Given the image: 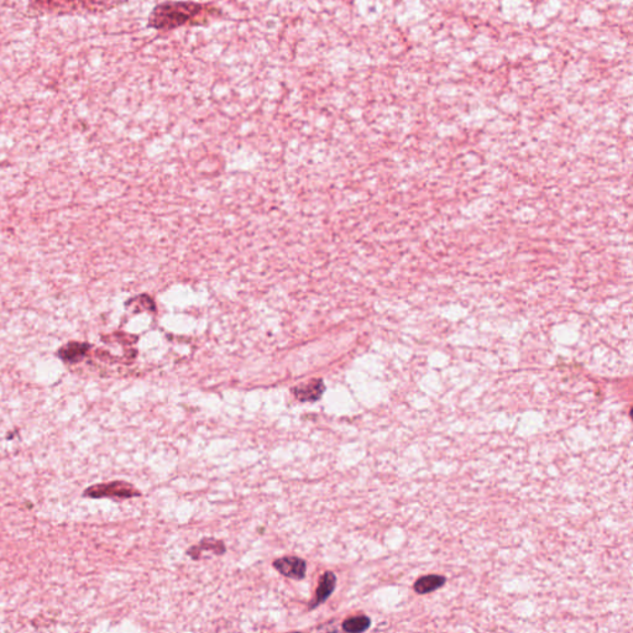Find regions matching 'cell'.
Instances as JSON below:
<instances>
[{
    "label": "cell",
    "mask_w": 633,
    "mask_h": 633,
    "mask_svg": "<svg viewBox=\"0 0 633 633\" xmlns=\"http://www.w3.org/2000/svg\"><path fill=\"white\" fill-rule=\"evenodd\" d=\"M336 574L331 573V572H327V573L323 574V577L320 580V585H318L317 591H315V596H314L313 600L309 602V610H313V609L318 607V606L322 605L323 602L328 600L331 597V595L333 594L334 589H336Z\"/></svg>",
    "instance_id": "obj_7"
},
{
    "label": "cell",
    "mask_w": 633,
    "mask_h": 633,
    "mask_svg": "<svg viewBox=\"0 0 633 633\" xmlns=\"http://www.w3.org/2000/svg\"><path fill=\"white\" fill-rule=\"evenodd\" d=\"M370 618L368 616H355L347 618V621L343 623V630L345 632H364L370 627Z\"/></svg>",
    "instance_id": "obj_9"
},
{
    "label": "cell",
    "mask_w": 633,
    "mask_h": 633,
    "mask_svg": "<svg viewBox=\"0 0 633 633\" xmlns=\"http://www.w3.org/2000/svg\"><path fill=\"white\" fill-rule=\"evenodd\" d=\"M202 549H205V551L210 549V551L214 552L215 554L221 556L226 552V547H224V543H221V542L212 540V538H205V540H201L198 547L191 548L189 551H202Z\"/></svg>",
    "instance_id": "obj_10"
},
{
    "label": "cell",
    "mask_w": 633,
    "mask_h": 633,
    "mask_svg": "<svg viewBox=\"0 0 633 633\" xmlns=\"http://www.w3.org/2000/svg\"><path fill=\"white\" fill-rule=\"evenodd\" d=\"M84 497H91V499H103V497H111V499H132V497H138L140 492L135 490L132 485L123 481H114L109 484H100L91 486L87 490L83 492Z\"/></svg>",
    "instance_id": "obj_3"
},
{
    "label": "cell",
    "mask_w": 633,
    "mask_h": 633,
    "mask_svg": "<svg viewBox=\"0 0 633 633\" xmlns=\"http://www.w3.org/2000/svg\"><path fill=\"white\" fill-rule=\"evenodd\" d=\"M203 4L192 0H170L155 6L148 19V28L157 31H172L186 25H201L197 20L203 17Z\"/></svg>",
    "instance_id": "obj_1"
},
{
    "label": "cell",
    "mask_w": 633,
    "mask_h": 633,
    "mask_svg": "<svg viewBox=\"0 0 633 633\" xmlns=\"http://www.w3.org/2000/svg\"><path fill=\"white\" fill-rule=\"evenodd\" d=\"M446 584V578L441 575H427L419 579L414 584V590L419 594H428L435 590L439 589Z\"/></svg>",
    "instance_id": "obj_8"
},
{
    "label": "cell",
    "mask_w": 633,
    "mask_h": 633,
    "mask_svg": "<svg viewBox=\"0 0 633 633\" xmlns=\"http://www.w3.org/2000/svg\"><path fill=\"white\" fill-rule=\"evenodd\" d=\"M92 347L88 343L70 342L58 349L57 357L66 364H78L87 357L89 349Z\"/></svg>",
    "instance_id": "obj_6"
},
{
    "label": "cell",
    "mask_w": 633,
    "mask_h": 633,
    "mask_svg": "<svg viewBox=\"0 0 633 633\" xmlns=\"http://www.w3.org/2000/svg\"><path fill=\"white\" fill-rule=\"evenodd\" d=\"M127 0H30L31 15H84L108 11Z\"/></svg>",
    "instance_id": "obj_2"
},
{
    "label": "cell",
    "mask_w": 633,
    "mask_h": 633,
    "mask_svg": "<svg viewBox=\"0 0 633 633\" xmlns=\"http://www.w3.org/2000/svg\"><path fill=\"white\" fill-rule=\"evenodd\" d=\"M274 568L286 578L302 580L307 572V563L298 556H283L274 562Z\"/></svg>",
    "instance_id": "obj_4"
},
{
    "label": "cell",
    "mask_w": 633,
    "mask_h": 633,
    "mask_svg": "<svg viewBox=\"0 0 633 633\" xmlns=\"http://www.w3.org/2000/svg\"><path fill=\"white\" fill-rule=\"evenodd\" d=\"M325 391V382L322 379L308 381L306 384L298 385L292 390L296 398L302 403H315L322 398Z\"/></svg>",
    "instance_id": "obj_5"
}]
</instances>
